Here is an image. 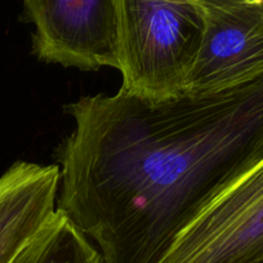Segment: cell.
Here are the masks:
<instances>
[{"mask_svg": "<svg viewBox=\"0 0 263 263\" xmlns=\"http://www.w3.org/2000/svg\"><path fill=\"white\" fill-rule=\"evenodd\" d=\"M57 208L103 263H155L221 190L263 160V72L231 89L147 101L124 89L63 107Z\"/></svg>", "mask_w": 263, "mask_h": 263, "instance_id": "cell-1", "label": "cell"}, {"mask_svg": "<svg viewBox=\"0 0 263 263\" xmlns=\"http://www.w3.org/2000/svg\"><path fill=\"white\" fill-rule=\"evenodd\" d=\"M50 252L36 240H31L11 263H49Z\"/></svg>", "mask_w": 263, "mask_h": 263, "instance_id": "cell-7", "label": "cell"}, {"mask_svg": "<svg viewBox=\"0 0 263 263\" xmlns=\"http://www.w3.org/2000/svg\"><path fill=\"white\" fill-rule=\"evenodd\" d=\"M32 53L66 69H119L116 0H22Z\"/></svg>", "mask_w": 263, "mask_h": 263, "instance_id": "cell-4", "label": "cell"}, {"mask_svg": "<svg viewBox=\"0 0 263 263\" xmlns=\"http://www.w3.org/2000/svg\"><path fill=\"white\" fill-rule=\"evenodd\" d=\"M155 263H263V160L221 190Z\"/></svg>", "mask_w": 263, "mask_h": 263, "instance_id": "cell-3", "label": "cell"}, {"mask_svg": "<svg viewBox=\"0 0 263 263\" xmlns=\"http://www.w3.org/2000/svg\"><path fill=\"white\" fill-rule=\"evenodd\" d=\"M191 2H197V0H191Z\"/></svg>", "mask_w": 263, "mask_h": 263, "instance_id": "cell-8", "label": "cell"}, {"mask_svg": "<svg viewBox=\"0 0 263 263\" xmlns=\"http://www.w3.org/2000/svg\"><path fill=\"white\" fill-rule=\"evenodd\" d=\"M200 48L184 93L213 95L263 72V21L231 12L206 9Z\"/></svg>", "mask_w": 263, "mask_h": 263, "instance_id": "cell-5", "label": "cell"}, {"mask_svg": "<svg viewBox=\"0 0 263 263\" xmlns=\"http://www.w3.org/2000/svg\"><path fill=\"white\" fill-rule=\"evenodd\" d=\"M204 8L244 14L263 21V0H197Z\"/></svg>", "mask_w": 263, "mask_h": 263, "instance_id": "cell-6", "label": "cell"}, {"mask_svg": "<svg viewBox=\"0 0 263 263\" xmlns=\"http://www.w3.org/2000/svg\"><path fill=\"white\" fill-rule=\"evenodd\" d=\"M121 89L147 101L184 93L205 29L191 0H116Z\"/></svg>", "mask_w": 263, "mask_h": 263, "instance_id": "cell-2", "label": "cell"}]
</instances>
